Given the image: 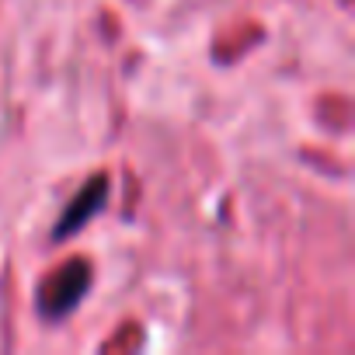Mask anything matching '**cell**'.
<instances>
[{
  "label": "cell",
  "mask_w": 355,
  "mask_h": 355,
  "mask_svg": "<svg viewBox=\"0 0 355 355\" xmlns=\"http://www.w3.org/2000/svg\"><path fill=\"white\" fill-rule=\"evenodd\" d=\"M80 286H84V268H67V272L60 275V282L49 289V300H60L53 310H63V306H70V303L77 300Z\"/></svg>",
  "instance_id": "6da1fadb"
},
{
  "label": "cell",
  "mask_w": 355,
  "mask_h": 355,
  "mask_svg": "<svg viewBox=\"0 0 355 355\" xmlns=\"http://www.w3.org/2000/svg\"><path fill=\"white\" fill-rule=\"evenodd\" d=\"M98 199H101V182H98V185H91V192H87L80 202H73V206L67 209V223L60 227V234H63V230H70V227H77V223H84V220H87V213L98 206Z\"/></svg>",
  "instance_id": "7a4b0ae2"
}]
</instances>
